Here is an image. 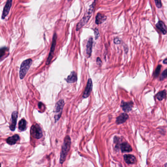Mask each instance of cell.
Listing matches in <instances>:
<instances>
[{"instance_id": "cell-30", "label": "cell", "mask_w": 167, "mask_h": 167, "mask_svg": "<svg viewBox=\"0 0 167 167\" xmlns=\"http://www.w3.org/2000/svg\"><path fill=\"white\" fill-rule=\"evenodd\" d=\"M68 1H72V0H68Z\"/></svg>"}, {"instance_id": "cell-12", "label": "cell", "mask_w": 167, "mask_h": 167, "mask_svg": "<svg viewBox=\"0 0 167 167\" xmlns=\"http://www.w3.org/2000/svg\"><path fill=\"white\" fill-rule=\"evenodd\" d=\"M119 146L120 148L121 149V151L123 152H131L133 150L131 145L127 142H123L119 145Z\"/></svg>"}, {"instance_id": "cell-19", "label": "cell", "mask_w": 167, "mask_h": 167, "mask_svg": "<svg viewBox=\"0 0 167 167\" xmlns=\"http://www.w3.org/2000/svg\"><path fill=\"white\" fill-rule=\"evenodd\" d=\"M27 129V121L26 120L22 119L19 123V129L21 131H24Z\"/></svg>"}, {"instance_id": "cell-18", "label": "cell", "mask_w": 167, "mask_h": 167, "mask_svg": "<svg viewBox=\"0 0 167 167\" xmlns=\"http://www.w3.org/2000/svg\"><path fill=\"white\" fill-rule=\"evenodd\" d=\"M107 17L102 14L99 13L97 14L96 16L95 23L97 25L102 24L106 20Z\"/></svg>"}, {"instance_id": "cell-31", "label": "cell", "mask_w": 167, "mask_h": 167, "mask_svg": "<svg viewBox=\"0 0 167 167\" xmlns=\"http://www.w3.org/2000/svg\"><path fill=\"white\" fill-rule=\"evenodd\" d=\"M0 167H1V164H0Z\"/></svg>"}, {"instance_id": "cell-14", "label": "cell", "mask_w": 167, "mask_h": 167, "mask_svg": "<svg viewBox=\"0 0 167 167\" xmlns=\"http://www.w3.org/2000/svg\"><path fill=\"white\" fill-rule=\"evenodd\" d=\"M129 115L127 113H123L116 118V122L117 124H121L124 123L128 119Z\"/></svg>"}, {"instance_id": "cell-8", "label": "cell", "mask_w": 167, "mask_h": 167, "mask_svg": "<svg viewBox=\"0 0 167 167\" xmlns=\"http://www.w3.org/2000/svg\"><path fill=\"white\" fill-rule=\"evenodd\" d=\"M92 86H93V84H92V80L91 79H89L87 83V86L85 87V89L84 92V98H86L90 95V93L92 90Z\"/></svg>"}, {"instance_id": "cell-15", "label": "cell", "mask_w": 167, "mask_h": 167, "mask_svg": "<svg viewBox=\"0 0 167 167\" xmlns=\"http://www.w3.org/2000/svg\"><path fill=\"white\" fill-rule=\"evenodd\" d=\"M156 27L157 29L160 31L163 34H166L167 33V28L166 26L161 21H159L156 25Z\"/></svg>"}, {"instance_id": "cell-7", "label": "cell", "mask_w": 167, "mask_h": 167, "mask_svg": "<svg viewBox=\"0 0 167 167\" xmlns=\"http://www.w3.org/2000/svg\"><path fill=\"white\" fill-rule=\"evenodd\" d=\"M12 0H7L5 6L3 8V11L2 13V19H5V17L8 15L9 12L10 11V9L12 6Z\"/></svg>"}, {"instance_id": "cell-9", "label": "cell", "mask_w": 167, "mask_h": 167, "mask_svg": "<svg viewBox=\"0 0 167 167\" xmlns=\"http://www.w3.org/2000/svg\"><path fill=\"white\" fill-rule=\"evenodd\" d=\"M17 118H18V113L17 111H14L13 113H12L11 122L10 125V129L12 131H14L15 129Z\"/></svg>"}, {"instance_id": "cell-10", "label": "cell", "mask_w": 167, "mask_h": 167, "mask_svg": "<svg viewBox=\"0 0 167 167\" xmlns=\"http://www.w3.org/2000/svg\"><path fill=\"white\" fill-rule=\"evenodd\" d=\"M133 106V102H125L122 101L121 103V107L122 108V109L125 112L128 113L131 111L132 107Z\"/></svg>"}, {"instance_id": "cell-17", "label": "cell", "mask_w": 167, "mask_h": 167, "mask_svg": "<svg viewBox=\"0 0 167 167\" xmlns=\"http://www.w3.org/2000/svg\"><path fill=\"white\" fill-rule=\"evenodd\" d=\"M20 137L18 135H14L12 137H9L7 139V142L9 145H13L15 144L19 140Z\"/></svg>"}, {"instance_id": "cell-13", "label": "cell", "mask_w": 167, "mask_h": 167, "mask_svg": "<svg viewBox=\"0 0 167 167\" xmlns=\"http://www.w3.org/2000/svg\"><path fill=\"white\" fill-rule=\"evenodd\" d=\"M93 38L90 37L89 38V40L87 41V49H86V52L87 54L89 57L91 56L92 53V44H93Z\"/></svg>"}, {"instance_id": "cell-4", "label": "cell", "mask_w": 167, "mask_h": 167, "mask_svg": "<svg viewBox=\"0 0 167 167\" xmlns=\"http://www.w3.org/2000/svg\"><path fill=\"white\" fill-rule=\"evenodd\" d=\"M64 105L65 102L63 99L59 101L56 104L54 108V113H55L54 118L55 122H57L61 117Z\"/></svg>"}, {"instance_id": "cell-16", "label": "cell", "mask_w": 167, "mask_h": 167, "mask_svg": "<svg viewBox=\"0 0 167 167\" xmlns=\"http://www.w3.org/2000/svg\"><path fill=\"white\" fill-rule=\"evenodd\" d=\"M77 74L75 72H72L70 75L66 79V81L68 83H74L77 81Z\"/></svg>"}, {"instance_id": "cell-26", "label": "cell", "mask_w": 167, "mask_h": 167, "mask_svg": "<svg viewBox=\"0 0 167 167\" xmlns=\"http://www.w3.org/2000/svg\"><path fill=\"white\" fill-rule=\"evenodd\" d=\"M121 40L119 39V38H115V39L114 40V43L115 44H119L121 43Z\"/></svg>"}, {"instance_id": "cell-6", "label": "cell", "mask_w": 167, "mask_h": 167, "mask_svg": "<svg viewBox=\"0 0 167 167\" xmlns=\"http://www.w3.org/2000/svg\"><path fill=\"white\" fill-rule=\"evenodd\" d=\"M56 40L57 35L56 33H54L53 35V39H52V44H51L50 50V53H49L48 57L47 60H46V64L47 65L50 64V63L51 62L52 59L53 58V55L54 53L55 48V46H56Z\"/></svg>"}, {"instance_id": "cell-1", "label": "cell", "mask_w": 167, "mask_h": 167, "mask_svg": "<svg viewBox=\"0 0 167 167\" xmlns=\"http://www.w3.org/2000/svg\"><path fill=\"white\" fill-rule=\"evenodd\" d=\"M70 145H71V139H70V137L69 136H67L65 138L63 145L62 147L61 152L60 154V164H63L66 160L68 153L70 150Z\"/></svg>"}, {"instance_id": "cell-3", "label": "cell", "mask_w": 167, "mask_h": 167, "mask_svg": "<svg viewBox=\"0 0 167 167\" xmlns=\"http://www.w3.org/2000/svg\"><path fill=\"white\" fill-rule=\"evenodd\" d=\"M32 62V60L31 59H29L24 61L21 64L20 70V77L21 79H23L26 76L27 72L29 70Z\"/></svg>"}, {"instance_id": "cell-24", "label": "cell", "mask_w": 167, "mask_h": 167, "mask_svg": "<svg viewBox=\"0 0 167 167\" xmlns=\"http://www.w3.org/2000/svg\"><path fill=\"white\" fill-rule=\"evenodd\" d=\"M155 5L158 8H161L162 7V3L161 0H154Z\"/></svg>"}, {"instance_id": "cell-28", "label": "cell", "mask_w": 167, "mask_h": 167, "mask_svg": "<svg viewBox=\"0 0 167 167\" xmlns=\"http://www.w3.org/2000/svg\"><path fill=\"white\" fill-rule=\"evenodd\" d=\"M163 63L165 64H167V58H166L164 60V61H163Z\"/></svg>"}, {"instance_id": "cell-22", "label": "cell", "mask_w": 167, "mask_h": 167, "mask_svg": "<svg viewBox=\"0 0 167 167\" xmlns=\"http://www.w3.org/2000/svg\"><path fill=\"white\" fill-rule=\"evenodd\" d=\"M161 67H162L161 65H158L157 66L156 70H155V72L154 73V77H157L158 76L159 74H160V72Z\"/></svg>"}, {"instance_id": "cell-11", "label": "cell", "mask_w": 167, "mask_h": 167, "mask_svg": "<svg viewBox=\"0 0 167 167\" xmlns=\"http://www.w3.org/2000/svg\"><path fill=\"white\" fill-rule=\"evenodd\" d=\"M125 162L128 164H135L137 162V159L135 156L131 154H126L124 156Z\"/></svg>"}, {"instance_id": "cell-25", "label": "cell", "mask_w": 167, "mask_h": 167, "mask_svg": "<svg viewBox=\"0 0 167 167\" xmlns=\"http://www.w3.org/2000/svg\"><path fill=\"white\" fill-rule=\"evenodd\" d=\"M94 34H95V37L96 39H97L99 37V35H100L98 29L96 28L94 30Z\"/></svg>"}, {"instance_id": "cell-29", "label": "cell", "mask_w": 167, "mask_h": 167, "mask_svg": "<svg viewBox=\"0 0 167 167\" xmlns=\"http://www.w3.org/2000/svg\"><path fill=\"white\" fill-rule=\"evenodd\" d=\"M164 167H167V163H166L164 165Z\"/></svg>"}, {"instance_id": "cell-2", "label": "cell", "mask_w": 167, "mask_h": 167, "mask_svg": "<svg viewBox=\"0 0 167 167\" xmlns=\"http://www.w3.org/2000/svg\"><path fill=\"white\" fill-rule=\"evenodd\" d=\"M96 1L97 0H94V1L93 3H92L91 5H90V7L89 8L88 10L87 11V12L85 13V15L84 16L83 18L79 22L78 24H77L76 30H79L89 21L91 16V14H92L93 10L94 9L95 7V5Z\"/></svg>"}, {"instance_id": "cell-5", "label": "cell", "mask_w": 167, "mask_h": 167, "mask_svg": "<svg viewBox=\"0 0 167 167\" xmlns=\"http://www.w3.org/2000/svg\"><path fill=\"white\" fill-rule=\"evenodd\" d=\"M31 134L36 139H40L43 137V133L39 125L38 124L33 125L31 128Z\"/></svg>"}, {"instance_id": "cell-20", "label": "cell", "mask_w": 167, "mask_h": 167, "mask_svg": "<svg viewBox=\"0 0 167 167\" xmlns=\"http://www.w3.org/2000/svg\"><path fill=\"white\" fill-rule=\"evenodd\" d=\"M9 49L6 47L0 48V61L3 59V57L6 56V54L8 52Z\"/></svg>"}, {"instance_id": "cell-23", "label": "cell", "mask_w": 167, "mask_h": 167, "mask_svg": "<svg viewBox=\"0 0 167 167\" xmlns=\"http://www.w3.org/2000/svg\"><path fill=\"white\" fill-rule=\"evenodd\" d=\"M167 77V69L164 70V72H162L160 77V80L161 81L163 80L164 79L166 78Z\"/></svg>"}, {"instance_id": "cell-27", "label": "cell", "mask_w": 167, "mask_h": 167, "mask_svg": "<svg viewBox=\"0 0 167 167\" xmlns=\"http://www.w3.org/2000/svg\"><path fill=\"white\" fill-rule=\"evenodd\" d=\"M96 63H97V65H99V66H101L102 64V61H101L100 58H99V57H98L97 58Z\"/></svg>"}, {"instance_id": "cell-21", "label": "cell", "mask_w": 167, "mask_h": 167, "mask_svg": "<svg viewBox=\"0 0 167 167\" xmlns=\"http://www.w3.org/2000/svg\"><path fill=\"white\" fill-rule=\"evenodd\" d=\"M166 96V91L165 90H162L158 92L156 95L157 99L159 101H162L165 98Z\"/></svg>"}]
</instances>
